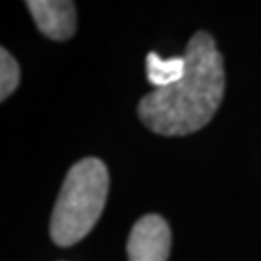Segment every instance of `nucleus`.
<instances>
[{"label":"nucleus","mask_w":261,"mask_h":261,"mask_svg":"<svg viewBox=\"0 0 261 261\" xmlns=\"http://www.w3.org/2000/svg\"><path fill=\"white\" fill-rule=\"evenodd\" d=\"M184 58V77L170 87L153 89L138 105L140 120L159 136H188L201 130L223 101L224 64L213 37L197 31Z\"/></svg>","instance_id":"f257e3e1"},{"label":"nucleus","mask_w":261,"mask_h":261,"mask_svg":"<svg viewBox=\"0 0 261 261\" xmlns=\"http://www.w3.org/2000/svg\"><path fill=\"white\" fill-rule=\"evenodd\" d=\"M109 194V170L99 159H82L68 170L50 217V238L72 246L91 232Z\"/></svg>","instance_id":"f03ea898"},{"label":"nucleus","mask_w":261,"mask_h":261,"mask_svg":"<svg viewBox=\"0 0 261 261\" xmlns=\"http://www.w3.org/2000/svg\"><path fill=\"white\" fill-rule=\"evenodd\" d=\"M170 238V228L161 215L141 217L128 238V261H167Z\"/></svg>","instance_id":"7ed1b4c3"},{"label":"nucleus","mask_w":261,"mask_h":261,"mask_svg":"<svg viewBox=\"0 0 261 261\" xmlns=\"http://www.w3.org/2000/svg\"><path fill=\"white\" fill-rule=\"evenodd\" d=\"M25 6L43 35L66 41L75 31V4L68 0H28Z\"/></svg>","instance_id":"20e7f679"},{"label":"nucleus","mask_w":261,"mask_h":261,"mask_svg":"<svg viewBox=\"0 0 261 261\" xmlns=\"http://www.w3.org/2000/svg\"><path fill=\"white\" fill-rule=\"evenodd\" d=\"M145 74L155 89H165L176 82H180L186 74V58L184 56H172V58H161L157 53H149L145 58Z\"/></svg>","instance_id":"39448f33"},{"label":"nucleus","mask_w":261,"mask_h":261,"mask_svg":"<svg viewBox=\"0 0 261 261\" xmlns=\"http://www.w3.org/2000/svg\"><path fill=\"white\" fill-rule=\"evenodd\" d=\"M19 84V66L6 48L0 50V99L14 93Z\"/></svg>","instance_id":"423d86ee"}]
</instances>
